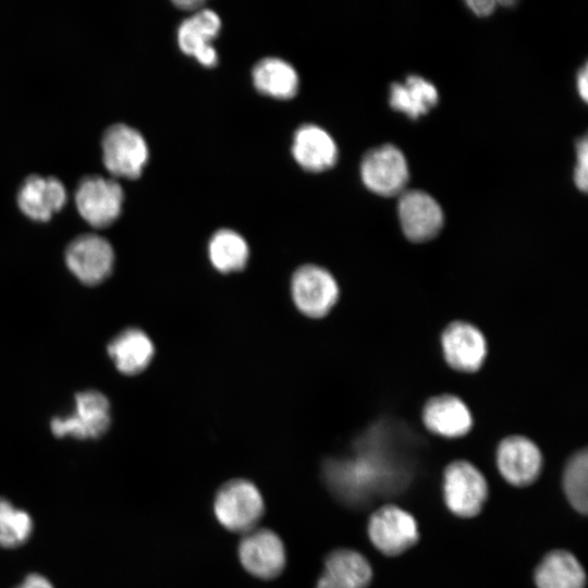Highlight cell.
Masks as SVG:
<instances>
[{
    "mask_svg": "<svg viewBox=\"0 0 588 588\" xmlns=\"http://www.w3.org/2000/svg\"><path fill=\"white\" fill-rule=\"evenodd\" d=\"M372 544L383 554L399 555L419 540L417 522L396 505H384L372 513L368 523Z\"/></svg>",
    "mask_w": 588,
    "mask_h": 588,
    "instance_id": "cell-7",
    "label": "cell"
},
{
    "mask_svg": "<svg viewBox=\"0 0 588 588\" xmlns=\"http://www.w3.org/2000/svg\"><path fill=\"white\" fill-rule=\"evenodd\" d=\"M291 150L297 164L308 172H323L338 159L334 139L316 124H304L295 131Z\"/></svg>",
    "mask_w": 588,
    "mask_h": 588,
    "instance_id": "cell-16",
    "label": "cell"
},
{
    "mask_svg": "<svg viewBox=\"0 0 588 588\" xmlns=\"http://www.w3.org/2000/svg\"><path fill=\"white\" fill-rule=\"evenodd\" d=\"M360 176L366 187L378 195L401 194L408 181L406 159L397 147L382 145L364 156Z\"/></svg>",
    "mask_w": 588,
    "mask_h": 588,
    "instance_id": "cell-8",
    "label": "cell"
},
{
    "mask_svg": "<svg viewBox=\"0 0 588 588\" xmlns=\"http://www.w3.org/2000/svg\"><path fill=\"white\" fill-rule=\"evenodd\" d=\"M443 492L448 509L460 517L468 518L482 510L488 497V483L471 463L454 461L444 469Z\"/></svg>",
    "mask_w": 588,
    "mask_h": 588,
    "instance_id": "cell-4",
    "label": "cell"
},
{
    "mask_svg": "<svg viewBox=\"0 0 588 588\" xmlns=\"http://www.w3.org/2000/svg\"><path fill=\"white\" fill-rule=\"evenodd\" d=\"M65 262L82 283L96 285L110 275L114 252L105 237L93 233L82 234L68 245Z\"/></svg>",
    "mask_w": 588,
    "mask_h": 588,
    "instance_id": "cell-9",
    "label": "cell"
},
{
    "mask_svg": "<svg viewBox=\"0 0 588 588\" xmlns=\"http://www.w3.org/2000/svg\"><path fill=\"white\" fill-rule=\"evenodd\" d=\"M577 163L574 171V181L579 189L583 192L587 191L588 179H587V168H588V145L587 138L584 137L577 144Z\"/></svg>",
    "mask_w": 588,
    "mask_h": 588,
    "instance_id": "cell-26",
    "label": "cell"
},
{
    "mask_svg": "<svg viewBox=\"0 0 588 588\" xmlns=\"http://www.w3.org/2000/svg\"><path fill=\"white\" fill-rule=\"evenodd\" d=\"M124 193L121 185L99 175L84 177L75 192V203L82 218L95 228L113 223L121 213Z\"/></svg>",
    "mask_w": 588,
    "mask_h": 588,
    "instance_id": "cell-6",
    "label": "cell"
},
{
    "mask_svg": "<svg viewBox=\"0 0 588 588\" xmlns=\"http://www.w3.org/2000/svg\"><path fill=\"white\" fill-rule=\"evenodd\" d=\"M117 369L127 376L138 375L151 363L155 346L142 329L126 328L117 334L107 347Z\"/></svg>",
    "mask_w": 588,
    "mask_h": 588,
    "instance_id": "cell-19",
    "label": "cell"
},
{
    "mask_svg": "<svg viewBox=\"0 0 588 588\" xmlns=\"http://www.w3.org/2000/svg\"><path fill=\"white\" fill-rule=\"evenodd\" d=\"M207 253L211 266L223 274L245 269L249 260L248 243L231 229L216 231L208 242Z\"/></svg>",
    "mask_w": 588,
    "mask_h": 588,
    "instance_id": "cell-22",
    "label": "cell"
},
{
    "mask_svg": "<svg viewBox=\"0 0 588 588\" xmlns=\"http://www.w3.org/2000/svg\"><path fill=\"white\" fill-rule=\"evenodd\" d=\"M220 29L221 20L215 11L207 8L195 11L177 28L179 48L203 66L212 68L218 62V53L212 41Z\"/></svg>",
    "mask_w": 588,
    "mask_h": 588,
    "instance_id": "cell-12",
    "label": "cell"
},
{
    "mask_svg": "<svg viewBox=\"0 0 588 588\" xmlns=\"http://www.w3.org/2000/svg\"><path fill=\"white\" fill-rule=\"evenodd\" d=\"M535 583L538 588H585L586 573L571 552L552 550L536 567Z\"/></svg>",
    "mask_w": 588,
    "mask_h": 588,
    "instance_id": "cell-21",
    "label": "cell"
},
{
    "mask_svg": "<svg viewBox=\"0 0 588 588\" xmlns=\"http://www.w3.org/2000/svg\"><path fill=\"white\" fill-rule=\"evenodd\" d=\"M102 160L106 169L114 176L138 177L149 158L144 136L124 123L111 125L102 136Z\"/></svg>",
    "mask_w": 588,
    "mask_h": 588,
    "instance_id": "cell-3",
    "label": "cell"
},
{
    "mask_svg": "<svg viewBox=\"0 0 588 588\" xmlns=\"http://www.w3.org/2000/svg\"><path fill=\"white\" fill-rule=\"evenodd\" d=\"M238 558L249 574L270 579L283 571L286 556L283 542L274 531L254 528L241 539Z\"/></svg>",
    "mask_w": 588,
    "mask_h": 588,
    "instance_id": "cell-10",
    "label": "cell"
},
{
    "mask_svg": "<svg viewBox=\"0 0 588 588\" xmlns=\"http://www.w3.org/2000/svg\"><path fill=\"white\" fill-rule=\"evenodd\" d=\"M264 509L258 488L241 478L225 482L217 492L213 503L219 523L230 531L242 534L255 528Z\"/></svg>",
    "mask_w": 588,
    "mask_h": 588,
    "instance_id": "cell-1",
    "label": "cell"
},
{
    "mask_svg": "<svg viewBox=\"0 0 588 588\" xmlns=\"http://www.w3.org/2000/svg\"><path fill=\"white\" fill-rule=\"evenodd\" d=\"M16 588H53V586L42 575L30 574Z\"/></svg>",
    "mask_w": 588,
    "mask_h": 588,
    "instance_id": "cell-27",
    "label": "cell"
},
{
    "mask_svg": "<svg viewBox=\"0 0 588 588\" xmlns=\"http://www.w3.org/2000/svg\"><path fill=\"white\" fill-rule=\"evenodd\" d=\"M254 87L264 96L286 100L299 88V77L292 64L277 57L259 60L252 71Z\"/></svg>",
    "mask_w": 588,
    "mask_h": 588,
    "instance_id": "cell-20",
    "label": "cell"
},
{
    "mask_svg": "<svg viewBox=\"0 0 588 588\" xmlns=\"http://www.w3.org/2000/svg\"><path fill=\"white\" fill-rule=\"evenodd\" d=\"M65 201V187L53 176L29 175L17 193L21 211L35 221H48Z\"/></svg>",
    "mask_w": 588,
    "mask_h": 588,
    "instance_id": "cell-15",
    "label": "cell"
},
{
    "mask_svg": "<svg viewBox=\"0 0 588 588\" xmlns=\"http://www.w3.org/2000/svg\"><path fill=\"white\" fill-rule=\"evenodd\" d=\"M110 420L108 399L101 392L88 390L77 393L72 414L54 417L50 428L58 438L94 439L108 430Z\"/></svg>",
    "mask_w": 588,
    "mask_h": 588,
    "instance_id": "cell-5",
    "label": "cell"
},
{
    "mask_svg": "<svg viewBox=\"0 0 588 588\" xmlns=\"http://www.w3.org/2000/svg\"><path fill=\"white\" fill-rule=\"evenodd\" d=\"M588 76H587V66L585 65L578 73L577 77V88L580 97L587 101L588 96Z\"/></svg>",
    "mask_w": 588,
    "mask_h": 588,
    "instance_id": "cell-29",
    "label": "cell"
},
{
    "mask_svg": "<svg viewBox=\"0 0 588 588\" xmlns=\"http://www.w3.org/2000/svg\"><path fill=\"white\" fill-rule=\"evenodd\" d=\"M495 4V1H467V5L479 16L491 14Z\"/></svg>",
    "mask_w": 588,
    "mask_h": 588,
    "instance_id": "cell-28",
    "label": "cell"
},
{
    "mask_svg": "<svg viewBox=\"0 0 588 588\" xmlns=\"http://www.w3.org/2000/svg\"><path fill=\"white\" fill-rule=\"evenodd\" d=\"M563 488L571 505L579 513L588 511V453L576 452L565 465Z\"/></svg>",
    "mask_w": 588,
    "mask_h": 588,
    "instance_id": "cell-24",
    "label": "cell"
},
{
    "mask_svg": "<svg viewBox=\"0 0 588 588\" xmlns=\"http://www.w3.org/2000/svg\"><path fill=\"white\" fill-rule=\"evenodd\" d=\"M291 296L304 316L319 319L335 306L340 289L335 278L326 268L307 264L298 267L291 278Z\"/></svg>",
    "mask_w": 588,
    "mask_h": 588,
    "instance_id": "cell-2",
    "label": "cell"
},
{
    "mask_svg": "<svg viewBox=\"0 0 588 588\" xmlns=\"http://www.w3.org/2000/svg\"><path fill=\"white\" fill-rule=\"evenodd\" d=\"M174 4L182 9V10H188V11H198L200 9H203L204 7V1H199V0H184V1H175Z\"/></svg>",
    "mask_w": 588,
    "mask_h": 588,
    "instance_id": "cell-30",
    "label": "cell"
},
{
    "mask_svg": "<svg viewBox=\"0 0 588 588\" xmlns=\"http://www.w3.org/2000/svg\"><path fill=\"white\" fill-rule=\"evenodd\" d=\"M399 217L405 236L417 243L431 240L443 225L441 207L430 195L421 191L401 193Z\"/></svg>",
    "mask_w": 588,
    "mask_h": 588,
    "instance_id": "cell-13",
    "label": "cell"
},
{
    "mask_svg": "<svg viewBox=\"0 0 588 588\" xmlns=\"http://www.w3.org/2000/svg\"><path fill=\"white\" fill-rule=\"evenodd\" d=\"M390 106L411 119L426 114L438 102L436 87L425 78L411 75L403 84L394 83L390 88Z\"/></svg>",
    "mask_w": 588,
    "mask_h": 588,
    "instance_id": "cell-23",
    "label": "cell"
},
{
    "mask_svg": "<svg viewBox=\"0 0 588 588\" xmlns=\"http://www.w3.org/2000/svg\"><path fill=\"white\" fill-rule=\"evenodd\" d=\"M441 344L448 364L460 371H475L487 354L483 334L465 321H454L443 331Z\"/></svg>",
    "mask_w": 588,
    "mask_h": 588,
    "instance_id": "cell-14",
    "label": "cell"
},
{
    "mask_svg": "<svg viewBox=\"0 0 588 588\" xmlns=\"http://www.w3.org/2000/svg\"><path fill=\"white\" fill-rule=\"evenodd\" d=\"M500 474L515 487L531 485L542 468V455L535 442L524 436H510L497 449Z\"/></svg>",
    "mask_w": 588,
    "mask_h": 588,
    "instance_id": "cell-11",
    "label": "cell"
},
{
    "mask_svg": "<svg viewBox=\"0 0 588 588\" xmlns=\"http://www.w3.org/2000/svg\"><path fill=\"white\" fill-rule=\"evenodd\" d=\"M422 420L429 431L445 438L465 436L473 426L466 404L449 394L430 399L424 406Z\"/></svg>",
    "mask_w": 588,
    "mask_h": 588,
    "instance_id": "cell-18",
    "label": "cell"
},
{
    "mask_svg": "<svg viewBox=\"0 0 588 588\" xmlns=\"http://www.w3.org/2000/svg\"><path fill=\"white\" fill-rule=\"evenodd\" d=\"M32 531L33 520L28 513L0 498V547L16 548L29 538Z\"/></svg>",
    "mask_w": 588,
    "mask_h": 588,
    "instance_id": "cell-25",
    "label": "cell"
},
{
    "mask_svg": "<svg viewBox=\"0 0 588 588\" xmlns=\"http://www.w3.org/2000/svg\"><path fill=\"white\" fill-rule=\"evenodd\" d=\"M371 578V565L363 554L338 549L327 556L317 588H366Z\"/></svg>",
    "mask_w": 588,
    "mask_h": 588,
    "instance_id": "cell-17",
    "label": "cell"
}]
</instances>
